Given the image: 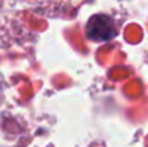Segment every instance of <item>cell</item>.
I'll return each instance as SVG.
<instances>
[{"instance_id":"obj_1","label":"cell","mask_w":148,"mask_h":147,"mask_svg":"<svg viewBox=\"0 0 148 147\" xmlns=\"http://www.w3.org/2000/svg\"><path fill=\"white\" fill-rule=\"evenodd\" d=\"M88 36L94 41H108L115 36L116 29L111 17L105 14H95L88 22Z\"/></svg>"}]
</instances>
